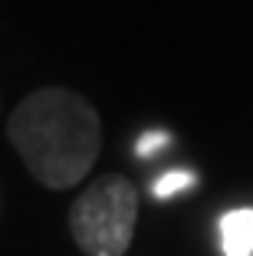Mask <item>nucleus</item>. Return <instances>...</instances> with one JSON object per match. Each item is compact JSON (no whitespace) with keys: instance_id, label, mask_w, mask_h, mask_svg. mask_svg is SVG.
Segmentation results:
<instances>
[{"instance_id":"obj_2","label":"nucleus","mask_w":253,"mask_h":256,"mask_svg":"<svg viewBox=\"0 0 253 256\" xmlns=\"http://www.w3.org/2000/svg\"><path fill=\"white\" fill-rule=\"evenodd\" d=\"M138 220V190L128 178L109 174L82 190L69 210V230L89 256H122L132 246Z\"/></svg>"},{"instance_id":"obj_4","label":"nucleus","mask_w":253,"mask_h":256,"mask_svg":"<svg viewBox=\"0 0 253 256\" xmlns=\"http://www.w3.org/2000/svg\"><path fill=\"white\" fill-rule=\"evenodd\" d=\"M191 184H194L191 171H168V174H161V178L151 184V194L161 197V200H168V197H174L178 190H187Z\"/></svg>"},{"instance_id":"obj_5","label":"nucleus","mask_w":253,"mask_h":256,"mask_svg":"<svg viewBox=\"0 0 253 256\" xmlns=\"http://www.w3.org/2000/svg\"><path fill=\"white\" fill-rule=\"evenodd\" d=\"M164 144H168V135H164V132H145L142 138H138V154H142V158H148V154H155L158 148H164Z\"/></svg>"},{"instance_id":"obj_3","label":"nucleus","mask_w":253,"mask_h":256,"mask_svg":"<svg viewBox=\"0 0 253 256\" xmlns=\"http://www.w3.org/2000/svg\"><path fill=\"white\" fill-rule=\"evenodd\" d=\"M223 256H253V207H237L220 217Z\"/></svg>"},{"instance_id":"obj_1","label":"nucleus","mask_w":253,"mask_h":256,"mask_svg":"<svg viewBox=\"0 0 253 256\" xmlns=\"http://www.w3.org/2000/svg\"><path fill=\"white\" fill-rule=\"evenodd\" d=\"M7 135L43 188L66 190L89 174L102 151L96 108L69 89H40L14 108Z\"/></svg>"}]
</instances>
